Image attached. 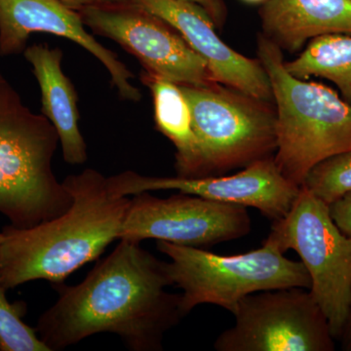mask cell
<instances>
[{
    "label": "cell",
    "instance_id": "1",
    "mask_svg": "<svg viewBox=\"0 0 351 351\" xmlns=\"http://www.w3.org/2000/svg\"><path fill=\"white\" fill-rule=\"evenodd\" d=\"M57 285L59 299L36 328L50 351L101 332L117 335L132 351H160L166 332L184 317L181 295L166 290L164 262L137 242L120 240L82 282Z\"/></svg>",
    "mask_w": 351,
    "mask_h": 351
},
{
    "label": "cell",
    "instance_id": "2",
    "mask_svg": "<svg viewBox=\"0 0 351 351\" xmlns=\"http://www.w3.org/2000/svg\"><path fill=\"white\" fill-rule=\"evenodd\" d=\"M63 184L73 203L64 214L32 228L5 226L0 281L9 290L34 280L61 284L119 239L131 198L112 191L94 169L69 175Z\"/></svg>",
    "mask_w": 351,
    "mask_h": 351
},
{
    "label": "cell",
    "instance_id": "3",
    "mask_svg": "<svg viewBox=\"0 0 351 351\" xmlns=\"http://www.w3.org/2000/svg\"><path fill=\"white\" fill-rule=\"evenodd\" d=\"M257 51L276 110L274 163L288 181L302 186L314 166L351 151V105L326 85L291 75L282 50L263 34Z\"/></svg>",
    "mask_w": 351,
    "mask_h": 351
},
{
    "label": "cell",
    "instance_id": "4",
    "mask_svg": "<svg viewBox=\"0 0 351 351\" xmlns=\"http://www.w3.org/2000/svg\"><path fill=\"white\" fill-rule=\"evenodd\" d=\"M55 127L32 112L0 73V214L29 228L64 214L73 203L53 171Z\"/></svg>",
    "mask_w": 351,
    "mask_h": 351
},
{
    "label": "cell",
    "instance_id": "5",
    "mask_svg": "<svg viewBox=\"0 0 351 351\" xmlns=\"http://www.w3.org/2000/svg\"><path fill=\"white\" fill-rule=\"evenodd\" d=\"M170 258L164 263L170 286L181 289L184 317L201 304H214L233 314L247 295L276 289H311V277L300 261L286 258L267 239L256 250L223 256L206 249L157 241Z\"/></svg>",
    "mask_w": 351,
    "mask_h": 351
},
{
    "label": "cell",
    "instance_id": "6",
    "mask_svg": "<svg viewBox=\"0 0 351 351\" xmlns=\"http://www.w3.org/2000/svg\"><path fill=\"white\" fill-rule=\"evenodd\" d=\"M180 86L191 106L197 143L193 178L223 175L274 156L277 115L274 101L221 83Z\"/></svg>",
    "mask_w": 351,
    "mask_h": 351
},
{
    "label": "cell",
    "instance_id": "7",
    "mask_svg": "<svg viewBox=\"0 0 351 351\" xmlns=\"http://www.w3.org/2000/svg\"><path fill=\"white\" fill-rule=\"evenodd\" d=\"M267 239L283 253L297 252L311 277V291L339 339L351 307V237L334 223L329 206L301 186L284 218L274 221Z\"/></svg>",
    "mask_w": 351,
    "mask_h": 351
},
{
    "label": "cell",
    "instance_id": "8",
    "mask_svg": "<svg viewBox=\"0 0 351 351\" xmlns=\"http://www.w3.org/2000/svg\"><path fill=\"white\" fill-rule=\"evenodd\" d=\"M234 326L219 335L217 351H334L329 323L311 291L276 289L247 295Z\"/></svg>",
    "mask_w": 351,
    "mask_h": 351
},
{
    "label": "cell",
    "instance_id": "9",
    "mask_svg": "<svg viewBox=\"0 0 351 351\" xmlns=\"http://www.w3.org/2000/svg\"><path fill=\"white\" fill-rule=\"evenodd\" d=\"M252 230L248 208L179 193L159 198L142 193L131 198L119 240L147 239L205 249L243 239Z\"/></svg>",
    "mask_w": 351,
    "mask_h": 351
},
{
    "label": "cell",
    "instance_id": "10",
    "mask_svg": "<svg viewBox=\"0 0 351 351\" xmlns=\"http://www.w3.org/2000/svg\"><path fill=\"white\" fill-rule=\"evenodd\" d=\"M85 27L137 58L145 71L179 85L216 84L206 62L165 21L135 1L80 11Z\"/></svg>",
    "mask_w": 351,
    "mask_h": 351
},
{
    "label": "cell",
    "instance_id": "11",
    "mask_svg": "<svg viewBox=\"0 0 351 351\" xmlns=\"http://www.w3.org/2000/svg\"><path fill=\"white\" fill-rule=\"evenodd\" d=\"M108 180L110 188L120 195L171 189L217 202L254 208L272 221L288 214L301 191V186L281 174L274 156L256 161L232 176L151 177L126 171Z\"/></svg>",
    "mask_w": 351,
    "mask_h": 351
},
{
    "label": "cell",
    "instance_id": "12",
    "mask_svg": "<svg viewBox=\"0 0 351 351\" xmlns=\"http://www.w3.org/2000/svg\"><path fill=\"white\" fill-rule=\"evenodd\" d=\"M36 32L55 34L82 46L105 66L123 100L138 103L142 99L130 82V69L85 29L80 13L58 0H0V57L24 52Z\"/></svg>",
    "mask_w": 351,
    "mask_h": 351
},
{
    "label": "cell",
    "instance_id": "13",
    "mask_svg": "<svg viewBox=\"0 0 351 351\" xmlns=\"http://www.w3.org/2000/svg\"><path fill=\"white\" fill-rule=\"evenodd\" d=\"M168 23L202 57L217 82L261 100L274 101L269 76L260 60L251 59L226 45L207 13L182 0H134Z\"/></svg>",
    "mask_w": 351,
    "mask_h": 351
},
{
    "label": "cell",
    "instance_id": "14",
    "mask_svg": "<svg viewBox=\"0 0 351 351\" xmlns=\"http://www.w3.org/2000/svg\"><path fill=\"white\" fill-rule=\"evenodd\" d=\"M41 91L43 113L56 129L64 160L71 165L86 162L87 145L80 129L78 97L62 69L63 51L34 44L24 51Z\"/></svg>",
    "mask_w": 351,
    "mask_h": 351
},
{
    "label": "cell",
    "instance_id": "15",
    "mask_svg": "<svg viewBox=\"0 0 351 351\" xmlns=\"http://www.w3.org/2000/svg\"><path fill=\"white\" fill-rule=\"evenodd\" d=\"M258 15L263 36L290 53L317 36L351 34V0H267Z\"/></svg>",
    "mask_w": 351,
    "mask_h": 351
},
{
    "label": "cell",
    "instance_id": "16",
    "mask_svg": "<svg viewBox=\"0 0 351 351\" xmlns=\"http://www.w3.org/2000/svg\"><path fill=\"white\" fill-rule=\"evenodd\" d=\"M141 82L151 90L157 131L174 145L178 177H195L197 143L191 106L181 86L145 69L141 73Z\"/></svg>",
    "mask_w": 351,
    "mask_h": 351
},
{
    "label": "cell",
    "instance_id": "17",
    "mask_svg": "<svg viewBox=\"0 0 351 351\" xmlns=\"http://www.w3.org/2000/svg\"><path fill=\"white\" fill-rule=\"evenodd\" d=\"M285 68L300 80L320 77L336 85L341 98L351 105V34L317 36Z\"/></svg>",
    "mask_w": 351,
    "mask_h": 351
},
{
    "label": "cell",
    "instance_id": "18",
    "mask_svg": "<svg viewBox=\"0 0 351 351\" xmlns=\"http://www.w3.org/2000/svg\"><path fill=\"white\" fill-rule=\"evenodd\" d=\"M302 186L328 206L351 193V151L329 157L314 166Z\"/></svg>",
    "mask_w": 351,
    "mask_h": 351
},
{
    "label": "cell",
    "instance_id": "19",
    "mask_svg": "<svg viewBox=\"0 0 351 351\" xmlns=\"http://www.w3.org/2000/svg\"><path fill=\"white\" fill-rule=\"evenodd\" d=\"M0 281V351H50L38 332L23 321L25 307L11 304Z\"/></svg>",
    "mask_w": 351,
    "mask_h": 351
},
{
    "label": "cell",
    "instance_id": "20",
    "mask_svg": "<svg viewBox=\"0 0 351 351\" xmlns=\"http://www.w3.org/2000/svg\"><path fill=\"white\" fill-rule=\"evenodd\" d=\"M329 212L339 230L346 237H351V193L330 204Z\"/></svg>",
    "mask_w": 351,
    "mask_h": 351
},
{
    "label": "cell",
    "instance_id": "21",
    "mask_svg": "<svg viewBox=\"0 0 351 351\" xmlns=\"http://www.w3.org/2000/svg\"><path fill=\"white\" fill-rule=\"evenodd\" d=\"M182 1L191 2L200 6L210 19L213 21L217 29L225 25L228 17V7L223 0H182Z\"/></svg>",
    "mask_w": 351,
    "mask_h": 351
},
{
    "label": "cell",
    "instance_id": "22",
    "mask_svg": "<svg viewBox=\"0 0 351 351\" xmlns=\"http://www.w3.org/2000/svg\"><path fill=\"white\" fill-rule=\"evenodd\" d=\"M64 6L76 12L88 8V7L108 5V4L123 3L133 0H58Z\"/></svg>",
    "mask_w": 351,
    "mask_h": 351
},
{
    "label": "cell",
    "instance_id": "23",
    "mask_svg": "<svg viewBox=\"0 0 351 351\" xmlns=\"http://www.w3.org/2000/svg\"><path fill=\"white\" fill-rule=\"evenodd\" d=\"M339 341H341V348H343V350L351 351V307L345 328H343V332H341V336Z\"/></svg>",
    "mask_w": 351,
    "mask_h": 351
},
{
    "label": "cell",
    "instance_id": "24",
    "mask_svg": "<svg viewBox=\"0 0 351 351\" xmlns=\"http://www.w3.org/2000/svg\"><path fill=\"white\" fill-rule=\"evenodd\" d=\"M243 2H246V3L249 4H258V3H265L267 0H242Z\"/></svg>",
    "mask_w": 351,
    "mask_h": 351
},
{
    "label": "cell",
    "instance_id": "25",
    "mask_svg": "<svg viewBox=\"0 0 351 351\" xmlns=\"http://www.w3.org/2000/svg\"><path fill=\"white\" fill-rule=\"evenodd\" d=\"M3 239H4V237H3V233L0 232V249H1V244H2V242H3Z\"/></svg>",
    "mask_w": 351,
    "mask_h": 351
}]
</instances>
